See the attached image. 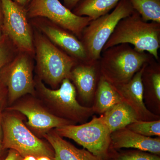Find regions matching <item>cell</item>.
Returning a JSON list of instances; mask_svg holds the SVG:
<instances>
[{
    "label": "cell",
    "instance_id": "1",
    "mask_svg": "<svg viewBox=\"0 0 160 160\" xmlns=\"http://www.w3.org/2000/svg\"><path fill=\"white\" fill-rule=\"evenodd\" d=\"M121 44H131L135 49L146 52L158 61L160 23L145 22L134 10L131 15L120 20L102 51Z\"/></svg>",
    "mask_w": 160,
    "mask_h": 160
},
{
    "label": "cell",
    "instance_id": "2",
    "mask_svg": "<svg viewBox=\"0 0 160 160\" xmlns=\"http://www.w3.org/2000/svg\"><path fill=\"white\" fill-rule=\"evenodd\" d=\"M102 52L98 61L100 73L112 85L128 82L145 64L155 59L129 44H119Z\"/></svg>",
    "mask_w": 160,
    "mask_h": 160
},
{
    "label": "cell",
    "instance_id": "3",
    "mask_svg": "<svg viewBox=\"0 0 160 160\" xmlns=\"http://www.w3.org/2000/svg\"><path fill=\"white\" fill-rule=\"evenodd\" d=\"M2 126L4 149L15 150L22 158L44 156L54 160V151L50 144L30 131L19 116L10 112L2 113Z\"/></svg>",
    "mask_w": 160,
    "mask_h": 160
},
{
    "label": "cell",
    "instance_id": "4",
    "mask_svg": "<svg viewBox=\"0 0 160 160\" xmlns=\"http://www.w3.org/2000/svg\"><path fill=\"white\" fill-rule=\"evenodd\" d=\"M35 44L40 78L56 88L63 80L69 79L71 70L79 62L45 37H36Z\"/></svg>",
    "mask_w": 160,
    "mask_h": 160
},
{
    "label": "cell",
    "instance_id": "5",
    "mask_svg": "<svg viewBox=\"0 0 160 160\" xmlns=\"http://www.w3.org/2000/svg\"><path fill=\"white\" fill-rule=\"evenodd\" d=\"M134 11L128 0H121L111 13L92 20L83 29L80 38L85 47L88 61L100 59L103 47L118 23Z\"/></svg>",
    "mask_w": 160,
    "mask_h": 160
},
{
    "label": "cell",
    "instance_id": "6",
    "mask_svg": "<svg viewBox=\"0 0 160 160\" xmlns=\"http://www.w3.org/2000/svg\"><path fill=\"white\" fill-rule=\"evenodd\" d=\"M35 87L47 108L59 117L73 123L81 122L94 111L93 108L84 107L78 102L75 87L69 78L63 80L57 89L47 88L40 79L35 82Z\"/></svg>",
    "mask_w": 160,
    "mask_h": 160
},
{
    "label": "cell",
    "instance_id": "7",
    "mask_svg": "<svg viewBox=\"0 0 160 160\" xmlns=\"http://www.w3.org/2000/svg\"><path fill=\"white\" fill-rule=\"evenodd\" d=\"M61 137L69 138L96 156L106 160L111 145V132L104 122L102 115L95 116L89 122L79 126L69 125L56 128Z\"/></svg>",
    "mask_w": 160,
    "mask_h": 160
},
{
    "label": "cell",
    "instance_id": "8",
    "mask_svg": "<svg viewBox=\"0 0 160 160\" xmlns=\"http://www.w3.org/2000/svg\"><path fill=\"white\" fill-rule=\"evenodd\" d=\"M28 18H46L70 32L80 40L83 29L92 19L73 13L59 0H31L27 7Z\"/></svg>",
    "mask_w": 160,
    "mask_h": 160
},
{
    "label": "cell",
    "instance_id": "9",
    "mask_svg": "<svg viewBox=\"0 0 160 160\" xmlns=\"http://www.w3.org/2000/svg\"><path fill=\"white\" fill-rule=\"evenodd\" d=\"M29 55L22 52L0 71V82L7 90L9 105L26 94H35L32 65Z\"/></svg>",
    "mask_w": 160,
    "mask_h": 160
},
{
    "label": "cell",
    "instance_id": "10",
    "mask_svg": "<svg viewBox=\"0 0 160 160\" xmlns=\"http://www.w3.org/2000/svg\"><path fill=\"white\" fill-rule=\"evenodd\" d=\"M3 15V33L22 52H34L32 33L27 9L13 0H1Z\"/></svg>",
    "mask_w": 160,
    "mask_h": 160
},
{
    "label": "cell",
    "instance_id": "11",
    "mask_svg": "<svg viewBox=\"0 0 160 160\" xmlns=\"http://www.w3.org/2000/svg\"><path fill=\"white\" fill-rule=\"evenodd\" d=\"M9 109L25 115L28 119L26 126L38 138L43 137L53 128L74 125L73 122L55 115L47 107L33 98L21 100Z\"/></svg>",
    "mask_w": 160,
    "mask_h": 160
},
{
    "label": "cell",
    "instance_id": "12",
    "mask_svg": "<svg viewBox=\"0 0 160 160\" xmlns=\"http://www.w3.org/2000/svg\"><path fill=\"white\" fill-rule=\"evenodd\" d=\"M122 148H133L160 155V139L145 136L123 128L111 133L110 145V149Z\"/></svg>",
    "mask_w": 160,
    "mask_h": 160
},
{
    "label": "cell",
    "instance_id": "13",
    "mask_svg": "<svg viewBox=\"0 0 160 160\" xmlns=\"http://www.w3.org/2000/svg\"><path fill=\"white\" fill-rule=\"evenodd\" d=\"M147 64H145L128 82L121 85H112L120 95L123 102L127 103L134 110L141 120L148 119V117L151 116V113L146 109L143 102L144 88L142 75Z\"/></svg>",
    "mask_w": 160,
    "mask_h": 160
},
{
    "label": "cell",
    "instance_id": "14",
    "mask_svg": "<svg viewBox=\"0 0 160 160\" xmlns=\"http://www.w3.org/2000/svg\"><path fill=\"white\" fill-rule=\"evenodd\" d=\"M41 29L49 41L78 62L88 61L82 43L71 32L57 25L42 26Z\"/></svg>",
    "mask_w": 160,
    "mask_h": 160
},
{
    "label": "cell",
    "instance_id": "15",
    "mask_svg": "<svg viewBox=\"0 0 160 160\" xmlns=\"http://www.w3.org/2000/svg\"><path fill=\"white\" fill-rule=\"evenodd\" d=\"M98 61L79 62L71 70L69 79L74 83L81 98L86 101L90 100L95 90L97 74L99 71Z\"/></svg>",
    "mask_w": 160,
    "mask_h": 160
},
{
    "label": "cell",
    "instance_id": "16",
    "mask_svg": "<svg viewBox=\"0 0 160 160\" xmlns=\"http://www.w3.org/2000/svg\"><path fill=\"white\" fill-rule=\"evenodd\" d=\"M52 147L54 160H104L85 149L77 148L51 130L43 137Z\"/></svg>",
    "mask_w": 160,
    "mask_h": 160
},
{
    "label": "cell",
    "instance_id": "17",
    "mask_svg": "<svg viewBox=\"0 0 160 160\" xmlns=\"http://www.w3.org/2000/svg\"><path fill=\"white\" fill-rule=\"evenodd\" d=\"M102 116L111 133L141 120L134 110L124 102L115 105L104 113Z\"/></svg>",
    "mask_w": 160,
    "mask_h": 160
},
{
    "label": "cell",
    "instance_id": "18",
    "mask_svg": "<svg viewBox=\"0 0 160 160\" xmlns=\"http://www.w3.org/2000/svg\"><path fill=\"white\" fill-rule=\"evenodd\" d=\"M121 0H82L72 12L79 16L88 17L94 20L109 13Z\"/></svg>",
    "mask_w": 160,
    "mask_h": 160
},
{
    "label": "cell",
    "instance_id": "19",
    "mask_svg": "<svg viewBox=\"0 0 160 160\" xmlns=\"http://www.w3.org/2000/svg\"><path fill=\"white\" fill-rule=\"evenodd\" d=\"M97 102L94 111L105 113L115 105L123 102L112 85L100 75L96 90Z\"/></svg>",
    "mask_w": 160,
    "mask_h": 160
},
{
    "label": "cell",
    "instance_id": "20",
    "mask_svg": "<svg viewBox=\"0 0 160 160\" xmlns=\"http://www.w3.org/2000/svg\"><path fill=\"white\" fill-rule=\"evenodd\" d=\"M143 21L160 23V0H128Z\"/></svg>",
    "mask_w": 160,
    "mask_h": 160
},
{
    "label": "cell",
    "instance_id": "21",
    "mask_svg": "<svg viewBox=\"0 0 160 160\" xmlns=\"http://www.w3.org/2000/svg\"><path fill=\"white\" fill-rule=\"evenodd\" d=\"M106 160H160V157L158 155L138 150L118 152L110 149Z\"/></svg>",
    "mask_w": 160,
    "mask_h": 160
},
{
    "label": "cell",
    "instance_id": "22",
    "mask_svg": "<svg viewBox=\"0 0 160 160\" xmlns=\"http://www.w3.org/2000/svg\"><path fill=\"white\" fill-rule=\"evenodd\" d=\"M126 128L146 137L160 136V121L139 120L128 125Z\"/></svg>",
    "mask_w": 160,
    "mask_h": 160
},
{
    "label": "cell",
    "instance_id": "23",
    "mask_svg": "<svg viewBox=\"0 0 160 160\" xmlns=\"http://www.w3.org/2000/svg\"><path fill=\"white\" fill-rule=\"evenodd\" d=\"M12 45L9 38L4 33L0 40V71L13 59Z\"/></svg>",
    "mask_w": 160,
    "mask_h": 160
},
{
    "label": "cell",
    "instance_id": "24",
    "mask_svg": "<svg viewBox=\"0 0 160 160\" xmlns=\"http://www.w3.org/2000/svg\"><path fill=\"white\" fill-rule=\"evenodd\" d=\"M22 158L18 152L10 149H9L8 154L4 160H21Z\"/></svg>",
    "mask_w": 160,
    "mask_h": 160
},
{
    "label": "cell",
    "instance_id": "25",
    "mask_svg": "<svg viewBox=\"0 0 160 160\" xmlns=\"http://www.w3.org/2000/svg\"><path fill=\"white\" fill-rule=\"evenodd\" d=\"M7 94V90L2 82H0V109H2L5 102V97Z\"/></svg>",
    "mask_w": 160,
    "mask_h": 160
},
{
    "label": "cell",
    "instance_id": "26",
    "mask_svg": "<svg viewBox=\"0 0 160 160\" xmlns=\"http://www.w3.org/2000/svg\"><path fill=\"white\" fill-rule=\"evenodd\" d=\"M82 0H63L64 5L69 10L74 9L77 5Z\"/></svg>",
    "mask_w": 160,
    "mask_h": 160
},
{
    "label": "cell",
    "instance_id": "27",
    "mask_svg": "<svg viewBox=\"0 0 160 160\" xmlns=\"http://www.w3.org/2000/svg\"><path fill=\"white\" fill-rule=\"evenodd\" d=\"M2 109H0V159L2 156V153L3 150V132L2 126Z\"/></svg>",
    "mask_w": 160,
    "mask_h": 160
},
{
    "label": "cell",
    "instance_id": "28",
    "mask_svg": "<svg viewBox=\"0 0 160 160\" xmlns=\"http://www.w3.org/2000/svg\"><path fill=\"white\" fill-rule=\"evenodd\" d=\"M15 2L18 3L20 6H23L27 9L31 0H13Z\"/></svg>",
    "mask_w": 160,
    "mask_h": 160
},
{
    "label": "cell",
    "instance_id": "29",
    "mask_svg": "<svg viewBox=\"0 0 160 160\" xmlns=\"http://www.w3.org/2000/svg\"><path fill=\"white\" fill-rule=\"evenodd\" d=\"M3 24V15L2 4L0 0V29H2Z\"/></svg>",
    "mask_w": 160,
    "mask_h": 160
},
{
    "label": "cell",
    "instance_id": "30",
    "mask_svg": "<svg viewBox=\"0 0 160 160\" xmlns=\"http://www.w3.org/2000/svg\"><path fill=\"white\" fill-rule=\"evenodd\" d=\"M21 160H37V158L32 155H27L22 158Z\"/></svg>",
    "mask_w": 160,
    "mask_h": 160
},
{
    "label": "cell",
    "instance_id": "31",
    "mask_svg": "<svg viewBox=\"0 0 160 160\" xmlns=\"http://www.w3.org/2000/svg\"><path fill=\"white\" fill-rule=\"evenodd\" d=\"M37 160H52L50 158L47 156H40L37 158Z\"/></svg>",
    "mask_w": 160,
    "mask_h": 160
},
{
    "label": "cell",
    "instance_id": "32",
    "mask_svg": "<svg viewBox=\"0 0 160 160\" xmlns=\"http://www.w3.org/2000/svg\"><path fill=\"white\" fill-rule=\"evenodd\" d=\"M3 35L4 33H3L2 29H0V40L3 37Z\"/></svg>",
    "mask_w": 160,
    "mask_h": 160
}]
</instances>
